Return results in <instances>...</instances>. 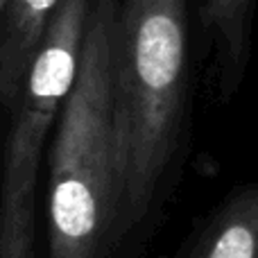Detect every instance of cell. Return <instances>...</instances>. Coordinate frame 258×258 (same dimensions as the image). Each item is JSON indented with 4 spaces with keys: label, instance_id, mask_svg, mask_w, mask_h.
<instances>
[{
    "label": "cell",
    "instance_id": "6da1fadb",
    "mask_svg": "<svg viewBox=\"0 0 258 258\" xmlns=\"http://www.w3.org/2000/svg\"><path fill=\"white\" fill-rule=\"evenodd\" d=\"M188 113L186 0H122L113 41V127L127 233L181 168Z\"/></svg>",
    "mask_w": 258,
    "mask_h": 258
},
{
    "label": "cell",
    "instance_id": "8992f818",
    "mask_svg": "<svg viewBox=\"0 0 258 258\" xmlns=\"http://www.w3.org/2000/svg\"><path fill=\"white\" fill-rule=\"evenodd\" d=\"M59 0H9L0 21V107H14Z\"/></svg>",
    "mask_w": 258,
    "mask_h": 258
},
{
    "label": "cell",
    "instance_id": "277c9868",
    "mask_svg": "<svg viewBox=\"0 0 258 258\" xmlns=\"http://www.w3.org/2000/svg\"><path fill=\"white\" fill-rule=\"evenodd\" d=\"M174 258H258V177L238 183Z\"/></svg>",
    "mask_w": 258,
    "mask_h": 258
},
{
    "label": "cell",
    "instance_id": "52a82bcc",
    "mask_svg": "<svg viewBox=\"0 0 258 258\" xmlns=\"http://www.w3.org/2000/svg\"><path fill=\"white\" fill-rule=\"evenodd\" d=\"M7 5H9V0H0V21H3L5 12H7Z\"/></svg>",
    "mask_w": 258,
    "mask_h": 258
},
{
    "label": "cell",
    "instance_id": "5b68a950",
    "mask_svg": "<svg viewBox=\"0 0 258 258\" xmlns=\"http://www.w3.org/2000/svg\"><path fill=\"white\" fill-rule=\"evenodd\" d=\"M256 0H200V18L215 54L220 100L236 98L251 59Z\"/></svg>",
    "mask_w": 258,
    "mask_h": 258
},
{
    "label": "cell",
    "instance_id": "7a4b0ae2",
    "mask_svg": "<svg viewBox=\"0 0 258 258\" xmlns=\"http://www.w3.org/2000/svg\"><path fill=\"white\" fill-rule=\"evenodd\" d=\"M118 0H93L50 143L48 258H113L127 236L113 127Z\"/></svg>",
    "mask_w": 258,
    "mask_h": 258
},
{
    "label": "cell",
    "instance_id": "3957f363",
    "mask_svg": "<svg viewBox=\"0 0 258 258\" xmlns=\"http://www.w3.org/2000/svg\"><path fill=\"white\" fill-rule=\"evenodd\" d=\"M93 0H59L16 100L0 161V258H36L34 215L45 147L77 77Z\"/></svg>",
    "mask_w": 258,
    "mask_h": 258
}]
</instances>
